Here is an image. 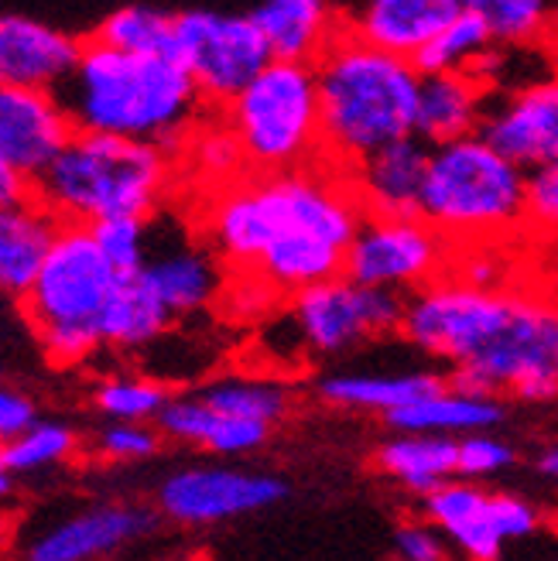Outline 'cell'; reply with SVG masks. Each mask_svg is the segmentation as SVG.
Masks as SVG:
<instances>
[{
	"instance_id": "1",
	"label": "cell",
	"mask_w": 558,
	"mask_h": 561,
	"mask_svg": "<svg viewBox=\"0 0 558 561\" xmlns=\"http://www.w3.org/2000/svg\"><path fill=\"white\" fill-rule=\"evenodd\" d=\"M367 209L343 168L316 161L288 175H243L206 192L203 243L227 271L250 277L282 233H319L350 250Z\"/></svg>"
},
{
	"instance_id": "2",
	"label": "cell",
	"mask_w": 558,
	"mask_h": 561,
	"mask_svg": "<svg viewBox=\"0 0 558 561\" xmlns=\"http://www.w3.org/2000/svg\"><path fill=\"white\" fill-rule=\"evenodd\" d=\"M55 96L76 130L141 140L172 158L206 121V103L182 62L127 55L93 38L82 42L79 62Z\"/></svg>"
},
{
	"instance_id": "3",
	"label": "cell",
	"mask_w": 558,
	"mask_h": 561,
	"mask_svg": "<svg viewBox=\"0 0 558 561\" xmlns=\"http://www.w3.org/2000/svg\"><path fill=\"white\" fill-rule=\"evenodd\" d=\"M322 154L350 172L374 151L418 137L422 72L411 59H398L367 42L343 35L316 62Z\"/></svg>"
},
{
	"instance_id": "4",
	"label": "cell",
	"mask_w": 558,
	"mask_h": 561,
	"mask_svg": "<svg viewBox=\"0 0 558 561\" xmlns=\"http://www.w3.org/2000/svg\"><path fill=\"white\" fill-rule=\"evenodd\" d=\"M179 175V158L155 145L76 130L62 154L35 182V199L72 227L103 219H148Z\"/></svg>"
},
{
	"instance_id": "5",
	"label": "cell",
	"mask_w": 558,
	"mask_h": 561,
	"mask_svg": "<svg viewBox=\"0 0 558 561\" xmlns=\"http://www.w3.org/2000/svg\"><path fill=\"white\" fill-rule=\"evenodd\" d=\"M422 219L456 250L504 243L527 219V172L480 134L439 145L429 158Z\"/></svg>"
},
{
	"instance_id": "6",
	"label": "cell",
	"mask_w": 558,
	"mask_h": 561,
	"mask_svg": "<svg viewBox=\"0 0 558 561\" xmlns=\"http://www.w3.org/2000/svg\"><path fill=\"white\" fill-rule=\"evenodd\" d=\"M121 280L90 227L62 222L32 291L24 295L27 322L55 363H79L103 346L100 325Z\"/></svg>"
},
{
	"instance_id": "7",
	"label": "cell",
	"mask_w": 558,
	"mask_h": 561,
	"mask_svg": "<svg viewBox=\"0 0 558 561\" xmlns=\"http://www.w3.org/2000/svg\"><path fill=\"white\" fill-rule=\"evenodd\" d=\"M219 117L240 140L250 175H288L326 161L316 66L271 62Z\"/></svg>"
},
{
	"instance_id": "8",
	"label": "cell",
	"mask_w": 558,
	"mask_h": 561,
	"mask_svg": "<svg viewBox=\"0 0 558 561\" xmlns=\"http://www.w3.org/2000/svg\"><path fill=\"white\" fill-rule=\"evenodd\" d=\"M453 387L466 394L517 401H555L558 398V298L511 288L508 308L483 350L466 367L453 370Z\"/></svg>"
},
{
	"instance_id": "9",
	"label": "cell",
	"mask_w": 558,
	"mask_h": 561,
	"mask_svg": "<svg viewBox=\"0 0 558 561\" xmlns=\"http://www.w3.org/2000/svg\"><path fill=\"white\" fill-rule=\"evenodd\" d=\"M175 59L206 110H227L274 62L254 18L203 8L175 14Z\"/></svg>"
},
{
	"instance_id": "10",
	"label": "cell",
	"mask_w": 558,
	"mask_h": 561,
	"mask_svg": "<svg viewBox=\"0 0 558 561\" xmlns=\"http://www.w3.org/2000/svg\"><path fill=\"white\" fill-rule=\"evenodd\" d=\"M456 247L422 216H367L346 250L343 277L411 298L453 271Z\"/></svg>"
},
{
	"instance_id": "11",
	"label": "cell",
	"mask_w": 558,
	"mask_h": 561,
	"mask_svg": "<svg viewBox=\"0 0 558 561\" xmlns=\"http://www.w3.org/2000/svg\"><path fill=\"white\" fill-rule=\"evenodd\" d=\"M408 298L332 277L288 298V325L295 343L312 356H343L371 340L401 332Z\"/></svg>"
},
{
	"instance_id": "12",
	"label": "cell",
	"mask_w": 558,
	"mask_h": 561,
	"mask_svg": "<svg viewBox=\"0 0 558 561\" xmlns=\"http://www.w3.org/2000/svg\"><path fill=\"white\" fill-rule=\"evenodd\" d=\"M288 496V483L274 472L240 466H185L158 486V514L185 527L223 524L267 511Z\"/></svg>"
},
{
	"instance_id": "13",
	"label": "cell",
	"mask_w": 558,
	"mask_h": 561,
	"mask_svg": "<svg viewBox=\"0 0 558 561\" xmlns=\"http://www.w3.org/2000/svg\"><path fill=\"white\" fill-rule=\"evenodd\" d=\"M480 137L524 172L558 161V69L490 93Z\"/></svg>"
},
{
	"instance_id": "14",
	"label": "cell",
	"mask_w": 558,
	"mask_h": 561,
	"mask_svg": "<svg viewBox=\"0 0 558 561\" xmlns=\"http://www.w3.org/2000/svg\"><path fill=\"white\" fill-rule=\"evenodd\" d=\"M76 127L55 93L0 87V161L38 182L62 154Z\"/></svg>"
},
{
	"instance_id": "15",
	"label": "cell",
	"mask_w": 558,
	"mask_h": 561,
	"mask_svg": "<svg viewBox=\"0 0 558 561\" xmlns=\"http://www.w3.org/2000/svg\"><path fill=\"white\" fill-rule=\"evenodd\" d=\"M155 524L158 511L141 503H100L42 530L24 548V561H96L151 535Z\"/></svg>"
},
{
	"instance_id": "16",
	"label": "cell",
	"mask_w": 558,
	"mask_h": 561,
	"mask_svg": "<svg viewBox=\"0 0 558 561\" xmlns=\"http://www.w3.org/2000/svg\"><path fill=\"white\" fill-rule=\"evenodd\" d=\"M82 55V42L27 14H0V87L59 93Z\"/></svg>"
},
{
	"instance_id": "17",
	"label": "cell",
	"mask_w": 558,
	"mask_h": 561,
	"mask_svg": "<svg viewBox=\"0 0 558 561\" xmlns=\"http://www.w3.org/2000/svg\"><path fill=\"white\" fill-rule=\"evenodd\" d=\"M463 8V0H367L343 11V27L371 48L414 62Z\"/></svg>"
},
{
	"instance_id": "18",
	"label": "cell",
	"mask_w": 558,
	"mask_h": 561,
	"mask_svg": "<svg viewBox=\"0 0 558 561\" xmlns=\"http://www.w3.org/2000/svg\"><path fill=\"white\" fill-rule=\"evenodd\" d=\"M432 148L422 137L387 145L350 168V182L367 216H422Z\"/></svg>"
},
{
	"instance_id": "19",
	"label": "cell",
	"mask_w": 558,
	"mask_h": 561,
	"mask_svg": "<svg viewBox=\"0 0 558 561\" xmlns=\"http://www.w3.org/2000/svg\"><path fill=\"white\" fill-rule=\"evenodd\" d=\"M223 267L219 257L206 243H164L148 250V264L137 274L148 291L169 308V316H192L203 312L223 291Z\"/></svg>"
},
{
	"instance_id": "20",
	"label": "cell",
	"mask_w": 558,
	"mask_h": 561,
	"mask_svg": "<svg viewBox=\"0 0 558 561\" xmlns=\"http://www.w3.org/2000/svg\"><path fill=\"white\" fill-rule=\"evenodd\" d=\"M274 62L316 66L326 48L343 35V11L326 0H264L250 11Z\"/></svg>"
},
{
	"instance_id": "21",
	"label": "cell",
	"mask_w": 558,
	"mask_h": 561,
	"mask_svg": "<svg viewBox=\"0 0 558 561\" xmlns=\"http://www.w3.org/2000/svg\"><path fill=\"white\" fill-rule=\"evenodd\" d=\"M422 517L449 541L463 561H500V541L490 517V493L480 483L449 480L422 500Z\"/></svg>"
},
{
	"instance_id": "22",
	"label": "cell",
	"mask_w": 558,
	"mask_h": 561,
	"mask_svg": "<svg viewBox=\"0 0 558 561\" xmlns=\"http://www.w3.org/2000/svg\"><path fill=\"white\" fill-rule=\"evenodd\" d=\"M158 432L172 442L206 448L219 459H240L261 453L274 428L240 417H223L200 394H172V401L158 414Z\"/></svg>"
},
{
	"instance_id": "23",
	"label": "cell",
	"mask_w": 558,
	"mask_h": 561,
	"mask_svg": "<svg viewBox=\"0 0 558 561\" xmlns=\"http://www.w3.org/2000/svg\"><path fill=\"white\" fill-rule=\"evenodd\" d=\"M62 222L38 199L0 206V291L24 301Z\"/></svg>"
},
{
	"instance_id": "24",
	"label": "cell",
	"mask_w": 558,
	"mask_h": 561,
	"mask_svg": "<svg viewBox=\"0 0 558 561\" xmlns=\"http://www.w3.org/2000/svg\"><path fill=\"white\" fill-rule=\"evenodd\" d=\"M490 90L472 72L422 76V100H418V137L429 148L449 145L480 134Z\"/></svg>"
},
{
	"instance_id": "25",
	"label": "cell",
	"mask_w": 558,
	"mask_h": 561,
	"mask_svg": "<svg viewBox=\"0 0 558 561\" xmlns=\"http://www.w3.org/2000/svg\"><path fill=\"white\" fill-rule=\"evenodd\" d=\"M374 469L425 500L449 480H459V438L395 432L374 448Z\"/></svg>"
},
{
	"instance_id": "26",
	"label": "cell",
	"mask_w": 558,
	"mask_h": 561,
	"mask_svg": "<svg viewBox=\"0 0 558 561\" xmlns=\"http://www.w3.org/2000/svg\"><path fill=\"white\" fill-rule=\"evenodd\" d=\"M504 417V404L497 398H480V394H466V390L453 387L445 380L435 394L408 404L405 411L384 417L390 432H405V435H442V438H466V435H480L500 425Z\"/></svg>"
},
{
	"instance_id": "27",
	"label": "cell",
	"mask_w": 558,
	"mask_h": 561,
	"mask_svg": "<svg viewBox=\"0 0 558 561\" xmlns=\"http://www.w3.org/2000/svg\"><path fill=\"white\" fill-rule=\"evenodd\" d=\"M445 383L439 374H398V377H384V374H329L319 380L316 394L329 408H343V411H374V414H398L408 404L422 401Z\"/></svg>"
},
{
	"instance_id": "28",
	"label": "cell",
	"mask_w": 558,
	"mask_h": 561,
	"mask_svg": "<svg viewBox=\"0 0 558 561\" xmlns=\"http://www.w3.org/2000/svg\"><path fill=\"white\" fill-rule=\"evenodd\" d=\"M216 414L277 428L295 408V390L274 377H219L195 390Z\"/></svg>"
},
{
	"instance_id": "29",
	"label": "cell",
	"mask_w": 558,
	"mask_h": 561,
	"mask_svg": "<svg viewBox=\"0 0 558 561\" xmlns=\"http://www.w3.org/2000/svg\"><path fill=\"white\" fill-rule=\"evenodd\" d=\"M175 319L164 308L141 277H124L121 288L110 301L100 335L103 346H117V350H141L148 343H155L158 335L169 332Z\"/></svg>"
},
{
	"instance_id": "30",
	"label": "cell",
	"mask_w": 558,
	"mask_h": 561,
	"mask_svg": "<svg viewBox=\"0 0 558 561\" xmlns=\"http://www.w3.org/2000/svg\"><path fill=\"white\" fill-rule=\"evenodd\" d=\"M93 42L127 51V55L175 59V14L145 8V4H127V8L110 11L100 21V27L93 32Z\"/></svg>"
},
{
	"instance_id": "31",
	"label": "cell",
	"mask_w": 558,
	"mask_h": 561,
	"mask_svg": "<svg viewBox=\"0 0 558 561\" xmlns=\"http://www.w3.org/2000/svg\"><path fill=\"white\" fill-rule=\"evenodd\" d=\"M179 158L185 164V172L195 182H203L206 192H216L223 185H234L243 175H250L240 140L234 137V130L223 117H206L195 127V134L189 137V145L182 148Z\"/></svg>"
},
{
	"instance_id": "32",
	"label": "cell",
	"mask_w": 558,
	"mask_h": 561,
	"mask_svg": "<svg viewBox=\"0 0 558 561\" xmlns=\"http://www.w3.org/2000/svg\"><path fill=\"white\" fill-rule=\"evenodd\" d=\"M490 48H493V38H490V27H487L483 14L477 11V4H466L456 14V21L445 27L422 55H418L414 69L422 76L469 72Z\"/></svg>"
},
{
	"instance_id": "33",
	"label": "cell",
	"mask_w": 558,
	"mask_h": 561,
	"mask_svg": "<svg viewBox=\"0 0 558 561\" xmlns=\"http://www.w3.org/2000/svg\"><path fill=\"white\" fill-rule=\"evenodd\" d=\"M472 4L500 48H538L542 42H558V11L545 0H472Z\"/></svg>"
},
{
	"instance_id": "34",
	"label": "cell",
	"mask_w": 558,
	"mask_h": 561,
	"mask_svg": "<svg viewBox=\"0 0 558 561\" xmlns=\"http://www.w3.org/2000/svg\"><path fill=\"white\" fill-rule=\"evenodd\" d=\"M169 401V387L151 377H106L93 390V404L100 414L110 421H130V425H151Z\"/></svg>"
},
{
	"instance_id": "35",
	"label": "cell",
	"mask_w": 558,
	"mask_h": 561,
	"mask_svg": "<svg viewBox=\"0 0 558 561\" xmlns=\"http://www.w3.org/2000/svg\"><path fill=\"white\" fill-rule=\"evenodd\" d=\"M76 453V432L62 421H35L24 435L4 445V469L21 476L45 466H59Z\"/></svg>"
},
{
	"instance_id": "36",
	"label": "cell",
	"mask_w": 558,
	"mask_h": 561,
	"mask_svg": "<svg viewBox=\"0 0 558 561\" xmlns=\"http://www.w3.org/2000/svg\"><path fill=\"white\" fill-rule=\"evenodd\" d=\"M96 247L103 250V257L114 264L121 277H137L148 264V250H151V233H148V219H103L96 227H90Z\"/></svg>"
},
{
	"instance_id": "37",
	"label": "cell",
	"mask_w": 558,
	"mask_h": 561,
	"mask_svg": "<svg viewBox=\"0 0 558 561\" xmlns=\"http://www.w3.org/2000/svg\"><path fill=\"white\" fill-rule=\"evenodd\" d=\"M161 448V432L155 425H130V421H110L96 435V453L110 462H141Z\"/></svg>"
},
{
	"instance_id": "38",
	"label": "cell",
	"mask_w": 558,
	"mask_h": 561,
	"mask_svg": "<svg viewBox=\"0 0 558 561\" xmlns=\"http://www.w3.org/2000/svg\"><path fill=\"white\" fill-rule=\"evenodd\" d=\"M527 230L558 237V161L527 172Z\"/></svg>"
},
{
	"instance_id": "39",
	"label": "cell",
	"mask_w": 558,
	"mask_h": 561,
	"mask_svg": "<svg viewBox=\"0 0 558 561\" xmlns=\"http://www.w3.org/2000/svg\"><path fill=\"white\" fill-rule=\"evenodd\" d=\"M514 462V448L504 438H493L487 432L459 438V480L477 483L483 476H493Z\"/></svg>"
},
{
	"instance_id": "40",
	"label": "cell",
	"mask_w": 558,
	"mask_h": 561,
	"mask_svg": "<svg viewBox=\"0 0 558 561\" xmlns=\"http://www.w3.org/2000/svg\"><path fill=\"white\" fill-rule=\"evenodd\" d=\"M395 558L398 561H449V548H445V538L425 517H408L395 527Z\"/></svg>"
},
{
	"instance_id": "41",
	"label": "cell",
	"mask_w": 558,
	"mask_h": 561,
	"mask_svg": "<svg viewBox=\"0 0 558 561\" xmlns=\"http://www.w3.org/2000/svg\"><path fill=\"white\" fill-rule=\"evenodd\" d=\"M490 517H493V527L504 545L532 538L542 524L535 503H527L514 493H490Z\"/></svg>"
},
{
	"instance_id": "42",
	"label": "cell",
	"mask_w": 558,
	"mask_h": 561,
	"mask_svg": "<svg viewBox=\"0 0 558 561\" xmlns=\"http://www.w3.org/2000/svg\"><path fill=\"white\" fill-rule=\"evenodd\" d=\"M35 404L14 394V390L8 387H0V445H8L14 442L18 435H24L27 428L35 425Z\"/></svg>"
},
{
	"instance_id": "43",
	"label": "cell",
	"mask_w": 558,
	"mask_h": 561,
	"mask_svg": "<svg viewBox=\"0 0 558 561\" xmlns=\"http://www.w3.org/2000/svg\"><path fill=\"white\" fill-rule=\"evenodd\" d=\"M35 199V185L21 179L14 168H8L0 161V206H18V203H27Z\"/></svg>"
},
{
	"instance_id": "44",
	"label": "cell",
	"mask_w": 558,
	"mask_h": 561,
	"mask_svg": "<svg viewBox=\"0 0 558 561\" xmlns=\"http://www.w3.org/2000/svg\"><path fill=\"white\" fill-rule=\"evenodd\" d=\"M538 469H542L545 476H555V480H558V445L545 448L542 459H538Z\"/></svg>"
},
{
	"instance_id": "45",
	"label": "cell",
	"mask_w": 558,
	"mask_h": 561,
	"mask_svg": "<svg viewBox=\"0 0 558 561\" xmlns=\"http://www.w3.org/2000/svg\"><path fill=\"white\" fill-rule=\"evenodd\" d=\"M11 486H14V472L0 469V496H8V493H11Z\"/></svg>"
},
{
	"instance_id": "46",
	"label": "cell",
	"mask_w": 558,
	"mask_h": 561,
	"mask_svg": "<svg viewBox=\"0 0 558 561\" xmlns=\"http://www.w3.org/2000/svg\"><path fill=\"white\" fill-rule=\"evenodd\" d=\"M8 535H11V517H8V511H0V545L8 541Z\"/></svg>"
},
{
	"instance_id": "47",
	"label": "cell",
	"mask_w": 558,
	"mask_h": 561,
	"mask_svg": "<svg viewBox=\"0 0 558 561\" xmlns=\"http://www.w3.org/2000/svg\"><path fill=\"white\" fill-rule=\"evenodd\" d=\"M0 469H4V445H0Z\"/></svg>"
},
{
	"instance_id": "48",
	"label": "cell",
	"mask_w": 558,
	"mask_h": 561,
	"mask_svg": "<svg viewBox=\"0 0 558 561\" xmlns=\"http://www.w3.org/2000/svg\"><path fill=\"white\" fill-rule=\"evenodd\" d=\"M555 561H558V558H555Z\"/></svg>"
}]
</instances>
